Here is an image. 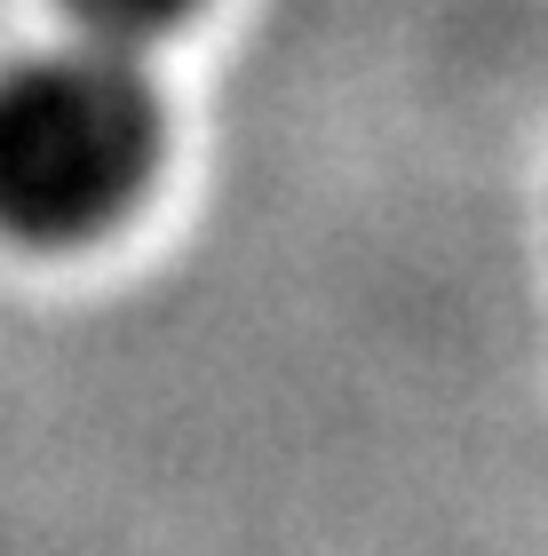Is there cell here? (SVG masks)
Listing matches in <instances>:
<instances>
[{
    "instance_id": "6da1fadb",
    "label": "cell",
    "mask_w": 548,
    "mask_h": 556,
    "mask_svg": "<svg viewBox=\"0 0 548 556\" xmlns=\"http://www.w3.org/2000/svg\"><path fill=\"white\" fill-rule=\"evenodd\" d=\"M160 88L128 40L80 33L0 64V231L72 247L136 207L160 167Z\"/></svg>"
},
{
    "instance_id": "7a4b0ae2",
    "label": "cell",
    "mask_w": 548,
    "mask_h": 556,
    "mask_svg": "<svg viewBox=\"0 0 548 556\" xmlns=\"http://www.w3.org/2000/svg\"><path fill=\"white\" fill-rule=\"evenodd\" d=\"M72 16H80V33H104V40H143V33H167V24H183L199 0H64Z\"/></svg>"
}]
</instances>
